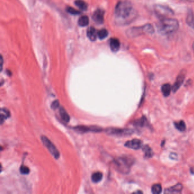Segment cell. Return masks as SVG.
Here are the masks:
<instances>
[{
	"instance_id": "1",
	"label": "cell",
	"mask_w": 194,
	"mask_h": 194,
	"mask_svg": "<svg viewBox=\"0 0 194 194\" xmlns=\"http://www.w3.org/2000/svg\"><path fill=\"white\" fill-rule=\"evenodd\" d=\"M115 15L117 24L125 25L133 21L138 14L131 3L120 1L116 6Z\"/></svg>"
},
{
	"instance_id": "2",
	"label": "cell",
	"mask_w": 194,
	"mask_h": 194,
	"mask_svg": "<svg viewBox=\"0 0 194 194\" xmlns=\"http://www.w3.org/2000/svg\"><path fill=\"white\" fill-rule=\"evenodd\" d=\"M158 33L162 35H167L176 31L179 28L178 20L173 18H162L156 24Z\"/></svg>"
},
{
	"instance_id": "3",
	"label": "cell",
	"mask_w": 194,
	"mask_h": 194,
	"mask_svg": "<svg viewBox=\"0 0 194 194\" xmlns=\"http://www.w3.org/2000/svg\"><path fill=\"white\" fill-rule=\"evenodd\" d=\"M113 165L116 170L122 174H127L134 164V159L127 156H123L116 158L113 161Z\"/></svg>"
},
{
	"instance_id": "4",
	"label": "cell",
	"mask_w": 194,
	"mask_h": 194,
	"mask_svg": "<svg viewBox=\"0 0 194 194\" xmlns=\"http://www.w3.org/2000/svg\"><path fill=\"white\" fill-rule=\"evenodd\" d=\"M154 33V28L152 24H146L141 27H132L127 31V36L134 38L143 34H149Z\"/></svg>"
},
{
	"instance_id": "5",
	"label": "cell",
	"mask_w": 194,
	"mask_h": 194,
	"mask_svg": "<svg viewBox=\"0 0 194 194\" xmlns=\"http://www.w3.org/2000/svg\"><path fill=\"white\" fill-rule=\"evenodd\" d=\"M106 134L110 136L122 137L130 136L134 133V131L131 129H121L116 127H108L105 129Z\"/></svg>"
},
{
	"instance_id": "6",
	"label": "cell",
	"mask_w": 194,
	"mask_h": 194,
	"mask_svg": "<svg viewBox=\"0 0 194 194\" xmlns=\"http://www.w3.org/2000/svg\"><path fill=\"white\" fill-rule=\"evenodd\" d=\"M155 13L162 18H167L174 14V11L169 6L162 5H155L154 6Z\"/></svg>"
},
{
	"instance_id": "7",
	"label": "cell",
	"mask_w": 194,
	"mask_h": 194,
	"mask_svg": "<svg viewBox=\"0 0 194 194\" xmlns=\"http://www.w3.org/2000/svg\"><path fill=\"white\" fill-rule=\"evenodd\" d=\"M41 140L44 146L48 149L49 152L55 159H58L59 158L60 153L58 151V149L47 137L42 136H41Z\"/></svg>"
},
{
	"instance_id": "8",
	"label": "cell",
	"mask_w": 194,
	"mask_h": 194,
	"mask_svg": "<svg viewBox=\"0 0 194 194\" xmlns=\"http://www.w3.org/2000/svg\"><path fill=\"white\" fill-rule=\"evenodd\" d=\"M186 75V70H183L180 72L178 76L176 78V81L172 87L173 92H176V91L179 89V88L183 83V82L185 79Z\"/></svg>"
},
{
	"instance_id": "9",
	"label": "cell",
	"mask_w": 194,
	"mask_h": 194,
	"mask_svg": "<svg viewBox=\"0 0 194 194\" xmlns=\"http://www.w3.org/2000/svg\"><path fill=\"white\" fill-rule=\"evenodd\" d=\"M75 131L80 132L81 133H87L89 132H100L102 131V129L98 127L92 126V127H87L84 125L78 126L73 128Z\"/></svg>"
},
{
	"instance_id": "10",
	"label": "cell",
	"mask_w": 194,
	"mask_h": 194,
	"mask_svg": "<svg viewBox=\"0 0 194 194\" xmlns=\"http://www.w3.org/2000/svg\"><path fill=\"white\" fill-rule=\"evenodd\" d=\"M92 18L94 21L97 24H103L104 21V11L102 9H97L94 13Z\"/></svg>"
},
{
	"instance_id": "11",
	"label": "cell",
	"mask_w": 194,
	"mask_h": 194,
	"mask_svg": "<svg viewBox=\"0 0 194 194\" xmlns=\"http://www.w3.org/2000/svg\"><path fill=\"white\" fill-rule=\"evenodd\" d=\"M143 146L142 141L138 139H133L131 141H128L125 143V146L130 149L138 150L140 149Z\"/></svg>"
},
{
	"instance_id": "12",
	"label": "cell",
	"mask_w": 194,
	"mask_h": 194,
	"mask_svg": "<svg viewBox=\"0 0 194 194\" xmlns=\"http://www.w3.org/2000/svg\"><path fill=\"white\" fill-rule=\"evenodd\" d=\"M110 47L112 51H117L120 47L119 40L117 38H112L110 40Z\"/></svg>"
},
{
	"instance_id": "13",
	"label": "cell",
	"mask_w": 194,
	"mask_h": 194,
	"mask_svg": "<svg viewBox=\"0 0 194 194\" xmlns=\"http://www.w3.org/2000/svg\"><path fill=\"white\" fill-rule=\"evenodd\" d=\"M87 36L92 41H94L96 40L97 33L94 27H91L88 28L87 30Z\"/></svg>"
},
{
	"instance_id": "14",
	"label": "cell",
	"mask_w": 194,
	"mask_h": 194,
	"mask_svg": "<svg viewBox=\"0 0 194 194\" xmlns=\"http://www.w3.org/2000/svg\"><path fill=\"white\" fill-rule=\"evenodd\" d=\"M186 22L190 27L194 29V14L191 10H188L186 18Z\"/></svg>"
},
{
	"instance_id": "15",
	"label": "cell",
	"mask_w": 194,
	"mask_h": 194,
	"mask_svg": "<svg viewBox=\"0 0 194 194\" xmlns=\"http://www.w3.org/2000/svg\"><path fill=\"white\" fill-rule=\"evenodd\" d=\"M60 115L62 120L65 122H69L70 120V116L67 113L66 110L63 107H61L59 110Z\"/></svg>"
},
{
	"instance_id": "16",
	"label": "cell",
	"mask_w": 194,
	"mask_h": 194,
	"mask_svg": "<svg viewBox=\"0 0 194 194\" xmlns=\"http://www.w3.org/2000/svg\"><path fill=\"white\" fill-rule=\"evenodd\" d=\"M161 90L164 96L165 97H167L170 95L171 91L172 90V88L169 84H165L162 85Z\"/></svg>"
},
{
	"instance_id": "17",
	"label": "cell",
	"mask_w": 194,
	"mask_h": 194,
	"mask_svg": "<svg viewBox=\"0 0 194 194\" xmlns=\"http://www.w3.org/2000/svg\"><path fill=\"white\" fill-rule=\"evenodd\" d=\"M10 117V112L9 110L5 108L1 109V123L3 124V121L8 118Z\"/></svg>"
},
{
	"instance_id": "18",
	"label": "cell",
	"mask_w": 194,
	"mask_h": 194,
	"mask_svg": "<svg viewBox=\"0 0 194 194\" xmlns=\"http://www.w3.org/2000/svg\"><path fill=\"white\" fill-rule=\"evenodd\" d=\"M103 177V175L101 172H96L92 175L91 179L92 182L94 183H98L100 182Z\"/></svg>"
},
{
	"instance_id": "19",
	"label": "cell",
	"mask_w": 194,
	"mask_h": 194,
	"mask_svg": "<svg viewBox=\"0 0 194 194\" xmlns=\"http://www.w3.org/2000/svg\"><path fill=\"white\" fill-rule=\"evenodd\" d=\"M75 3L79 9L85 11L88 8V5L83 0H76Z\"/></svg>"
},
{
	"instance_id": "20",
	"label": "cell",
	"mask_w": 194,
	"mask_h": 194,
	"mask_svg": "<svg viewBox=\"0 0 194 194\" xmlns=\"http://www.w3.org/2000/svg\"><path fill=\"white\" fill-rule=\"evenodd\" d=\"M183 186L181 184L178 183L176 185L174 186L173 187L167 189V192L169 193H174V192H180L182 191Z\"/></svg>"
},
{
	"instance_id": "21",
	"label": "cell",
	"mask_w": 194,
	"mask_h": 194,
	"mask_svg": "<svg viewBox=\"0 0 194 194\" xmlns=\"http://www.w3.org/2000/svg\"><path fill=\"white\" fill-rule=\"evenodd\" d=\"M134 124L135 125H136L137 127H145L146 125H148V120L145 117H143L140 119L137 120L136 121L134 122Z\"/></svg>"
},
{
	"instance_id": "22",
	"label": "cell",
	"mask_w": 194,
	"mask_h": 194,
	"mask_svg": "<svg viewBox=\"0 0 194 194\" xmlns=\"http://www.w3.org/2000/svg\"><path fill=\"white\" fill-rule=\"evenodd\" d=\"M143 152L145 153V157L150 158L153 156V152L149 146H144L143 147Z\"/></svg>"
},
{
	"instance_id": "23",
	"label": "cell",
	"mask_w": 194,
	"mask_h": 194,
	"mask_svg": "<svg viewBox=\"0 0 194 194\" xmlns=\"http://www.w3.org/2000/svg\"><path fill=\"white\" fill-rule=\"evenodd\" d=\"M89 24V18L86 15H83L79 18L78 21V24L79 26L82 27H85L88 25Z\"/></svg>"
},
{
	"instance_id": "24",
	"label": "cell",
	"mask_w": 194,
	"mask_h": 194,
	"mask_svg": "<svg viewBox=\"0 0 194 194\" xmlns=\"http://www.w3.org/2000/svg\"><path fill=\"white\" fill-rule=\"evenodd\" d=\"M174 125H175V127H176L178 130L181 131V132L185 131L186 129L185 122L183 121H180L179 122H175Z\"/></svg>"
},
{
	"instance_id": "25",
	"label": "cell",
	"mask_w": 194,
	"mask_h": 194,
	"mask_svg": "<svg viewBox=\"0 0 194 194\" xmlns=\"http://www.w3.org/2000/svg\"><path fill=\"white\" fill-rule=\"evenodd\" d=\"M161 191H162V186L160 184H155L152 186V192L153 194H160Z\"/></svg>"
},
{
	"instance_id": "26",
	"label": "cell",
	"mask_w": 194,
	"mask_h": 194,
	"mask_svg": "<svg viewBox=\"0 0 194 194\" xmlns=\"http://www.w3.org/2000/svg\"><path fill=\"white\" fill-rule=\"evenodd\" d=\"M108 35V31L106 29H101L97 33V36L100 40H103Z\"/></svg>"
},
{
	"instance_id": "27",
	"label": "cell",
	"mask_w": 194,
	"mask_h": 194,
	"mask_svg": "<svg viewBox=\"0 0 194 194\" xmlns=\"http://www.w3.org/2000/svg\"><path fill=\"white\" fill-rule=\"evenodd\" d=\"M66 10H67V12L73 15H77V14H79L81 13V12L79 10H77L76 9L73 8L72 7H70V6H68Z\"/></svg>"
},
{
	"instance_id": "28",
	"label": "cell",
	"mask_w": 194,
	"mask_h": 194,
	"mask_svg": "<svg viewBox=\"0 0 194 194\" xmlns=\"http://www.w3.org/2000/svg\"><path fill=\"white\" fill-rule=\"evenodd\" d=\"M20 172L22 174H24V175H27L29 174L30 173V169L27 166H26L24 165H22L20 167Z\"/></svg>"
},
{
	"instance_id": "29",
	"label": "cell",
	"mask_w": 194,
	"mask_h": 194,
	"mask_svg": "<svg viewBox=\"0 0 194 194\" xmlns=\"http://www.w3.org/2000/svg\"><path fill=\"white\" fill-rule=\"evenodd\" d=\"M51 106L52 109H57L59 106V101L58 100H55L54 101L52 102Z\"/></svg>"
},
{
	"instance_id": "30",
	"label": "cell",
	"mask_w": 194,
	"mask_h": 194,
	"mask_svg": "<svg viewBox=\"0 0 194 194\" xmlns=\"http://www.w3.org/2000/svg\"><path fill=\"white\" fill-rule=\"evenodd\" d=\"M170 157L171 159H177V155L175 153H171L170 155Z\"/></svg>"
},
{
	"instance_id": "31",
	"label": "cell",
	"mask_w": 194,
	"mask_h": 194,
	"mask_svg": "<svg viewBox=\"0 0 194 194\" xmlns=\"http://www.w3.org/2000/svg\"><path fill=\"white\" fill-rule=\"evenodd\" d=\"M3 57H1V70H2L3 69Z\"/></svg>"
},
{
	"instance_id": "32",
	"label": "cell",
	"mask_w": 194,
	"mask_h": 194,
	"mask_svg": "<svg viewBox=\"0 0 194 194\" xmlns=\"http://www.w3.org/2000/svg\"><path fill=\"white\" fill-rule=\"evenodd\" d=\"M188 1H190V2H194V0H187Z\"/></svg>"
},
{
	"instance_id": "33",
	"label": "cell",
	"mask_w": 194,
	"mask_h": 194,
	"mask_svg": "<svg viewBox=\"0 0 194 194\" xmlns=\"http://www.w3.org/2000/svg\"><path fill=\"white\" fill-rule=\"evenodd\" d=\"M192 48H193V50H194V43H193V46H192Z\"/></svg>"
}]
</instances>
